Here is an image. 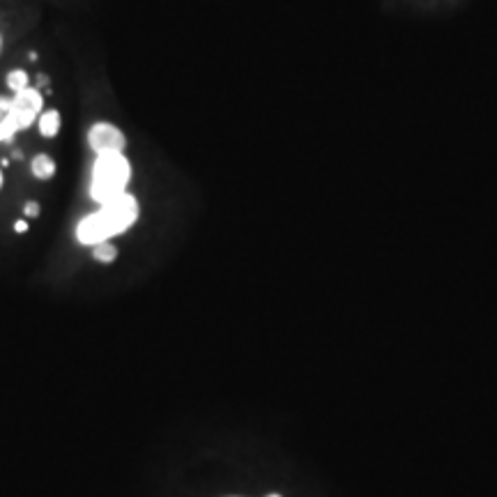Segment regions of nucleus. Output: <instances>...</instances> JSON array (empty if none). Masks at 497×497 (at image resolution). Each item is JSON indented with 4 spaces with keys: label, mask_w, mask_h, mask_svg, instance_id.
Listing matches in <instances>:
<instances>
[{
    "label": "nucleus",
    "mask_w": 497,
    "mask_h": 497,
    "mask_svg": "<svg viewBox=\"0 0 497 497\" xmlns=\"http://www.w3.org/2000/svg\"><path fill=\"white\" fill-rule=\"evenodd\" d=\"M23 215L28 219H35V217H40V202H35V200H28L25 202V207H23Z\"/></svg>",
    "instance_id": "obj_9"
},
{
    "label": "nucleus",
    "mask_w": 497,
    "mask_h": 497,
    "mask_svg": "<svg viewBox=\"0 0 497 497\" xmlns=\"http://www.w3.org/2000/svg\"><path fill=\"white\" fill-rule=\"evenodd\" d=\"M7 88L14 92H21L25 88H30V79H28L25 69H12L7 74Z\"/></svg>",
    "instance_id": "obj_8"
},
{
    "label": "nucleus",
    "mask_w": 497,
    "mask_h": 497,
    "mask_svg": "<svg viewBox=\"0 0 497 497\" xmlns=\"http://www.w3.org/2000/svg\"><path fill=\"white\" fill-rule=\"evenodd\" d=\"M129 178H132V166H129L127 156L122 152L99 154L95 161V168H92L90 196L95 198L99 205L122 196L127 191Z\"/></svg>",
    "instance_id": "obj_2"
},
{
    "label": "nucleus",
    "mask_w": 497,
    "mask_h": 497,
    "mask_svg": "<svg viewBox=\"0 0 497 497\" xmlns=\"http://www.w3.org/2000/svg\"><path fill=\"white\" fill-rule=\"evenodd\" d=\"M138 219V202L132 193H122L108 202H101V207L95 215L86 217L76 228V237L81 244L95 246L99 242H106L108 237L125 233L132 228Z\"/></svg>",
    "instance_id": "obj_1"
},
{
    "label": "nucleus",
    "mask_w": 497,
    "mask_h": 497,
    "mask_svg": "<svg viewBox=\"0 0 497 497\" xmlns=\"http://www.w3.org/2000/svg\"><path fill=\"white\" fill-rule=\"evenodd\" d=\"M270 497H279V495H270Z\"/></svg>",
    "instance_id": "obj_13"
},
{
    "label": "nucleus",
    "mask_w": 497,
    "mask_h": 497,
    "mask_svg": "<svg viewBox=\"0 0 497 497\" xmlns=\"http://www.w3.org/2000/svg\"><path fill=\"white\" fill-rule=\"evenodd\" d=\"M88 143L99 156V154H108V152H122L125 145H127V138L115 125L97 122L95 127H90Z\"/></svg>",
    "instance_id": "obj_4"
},
{
    "label": "nucleus",
    "mask_w": 497,
    "mask_h": 497,
    "mask_svg": "<svg viewBox=\"0 0 497 497\" xmlns=\"http://www.w3.org/2000/svg\"><path fill=\"white\" fill-rule=\"evenodd\" d=\"M46 83H49V79H46V76H44V74H42V76H40V79H37V86H35V88H37V90H40V88H44V86H46Z\"/></svg>",
    "instance_id": "obj_11"
},
{
    "label": "nucleus",
    "mask_w": 497,
    "mask_h": 497,
    "mask_svg": "<svg viewBox=\"0 0 497 497\" xmlns=\"http://www.w3.org/2000/svg\"><path fill=\"white\" fill-rule=\"evenodd\" d=\"M14 230H16V233H25V230H28V221L18 219L16 224H14Z\"/></svg>",
    "instance_id": "obj_10"
},
{
    "label": "nucleus",
    "mask_w": 497,
    "mask_h": 497,
    "mask_svg": "<svg viewBox=\"0 0 497 497\" xmlns=\"http://www.w3.org/2000/svg\"><path fill=\"white\" fill-rule=\"evenodd\" d=\"M30 171L35 178L40 180H51L55 175V161L51 159L49 154H37L35 159L30 161Z\"/></svg>",
    "instance_id": "obj_5"
},
{
    "label": "nucleus",
    "mask_w": 497,
    "mask_h": 497,
    "mask_svg": "<svg viewBox=\"0 0 497 497\" xmlns=\"http://www.w3.org/2000/svg\"><path fill=\"white\" fill-rule=\"evenodd\" d=\"M92 258H95L97 263L108 265V263H113L115 258H118V248H115V244H110L108 239H106V242H99V244L92 246Z\"/></svg>",
    "instance_id": "obj_7"
},
{
    "label": "nucleus",
    "mask_w": 497,
    "mask_h": 497,
    "mask_svg": "<svg viewBox=\"0 0 497 497\" xmlns=\"http://www.w3.org/2000/svg\"><path fill=\"white\" fill-rule=\"evenodd\" d=\"M44 106V97L37 88H25L21 92H14L12 99L0 97V108H3V120H0V141L9 143L16 132L28 129L35 118L40 115Z\"/></svg>",
    "instance_id": "obj_3"
},
{
    "label": "nucleus",
    "mask_w": 497,
    "mask_h": 497,
    "mask_svg": "<svg viewBox=\"0 0 497 497\" xmlns=\"http://www.w3.org/2000/svg\"><path fill=\"white\" fill-rule=\"evenodd\" d=\"M0 184H3V173H0Z\"/></svg>",
    "instance_id": "obj_12"
},
{
    "label": "nucleus",
    "mask_w": 497,
    "mask_h": 497,
    "mask_svg": "<svg viewBox=\"0 0 497 497\" xmlns=\"http://www.w3.org/2000/svg\"><path fill=\"white\" fill-rule=\"evenodd\" d=\"M60 132V113L58 110H46L40 115V134L44 138H53Z\"/></svg>",
    "instance_id": "obj_6"
}]
</instances>
